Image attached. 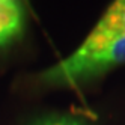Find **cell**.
<instances>
[{"label":"cell","instance_id":"obj_1","mask_svg":"<svg viewBox=\"0 0 125 125\" xmlns=\"http://www.w3.org/2000/svg\"><path fill=\"white\" fill-rule=\"evenodd\" d=\"M125 65V0L112 3L68 57L59 60L30 82L35 89H75Z\"/></svg>","mask_w":125,"mask_h":125},{"label":"cell","instance_id":"obj_2","mask_svg":"<svg viewBox=\"0 0 125 125\" xmlns=\"http://www.w3.org/2000/svg\"><path fill=\"white\" fill-rule=\"evenodd\" d=\"M27 27V9L17 0H0V51L21 39Z\"/></svg>","mask_w":125,"mask_h":125},{"label":"cell","instance_id":"obj_3","mask_svg":"<svg viewBox=\"0 0 125 125\" xmlns=\"http://www.w3.org/2000/svg\"><path fill=\"white\" fill-rule=\"evenodd\" d=\"M27 125H94L92 121L80 113L53 112L32 119Z\"/></svg>","mask_w":125,"mask_h":125}]
</instances>
